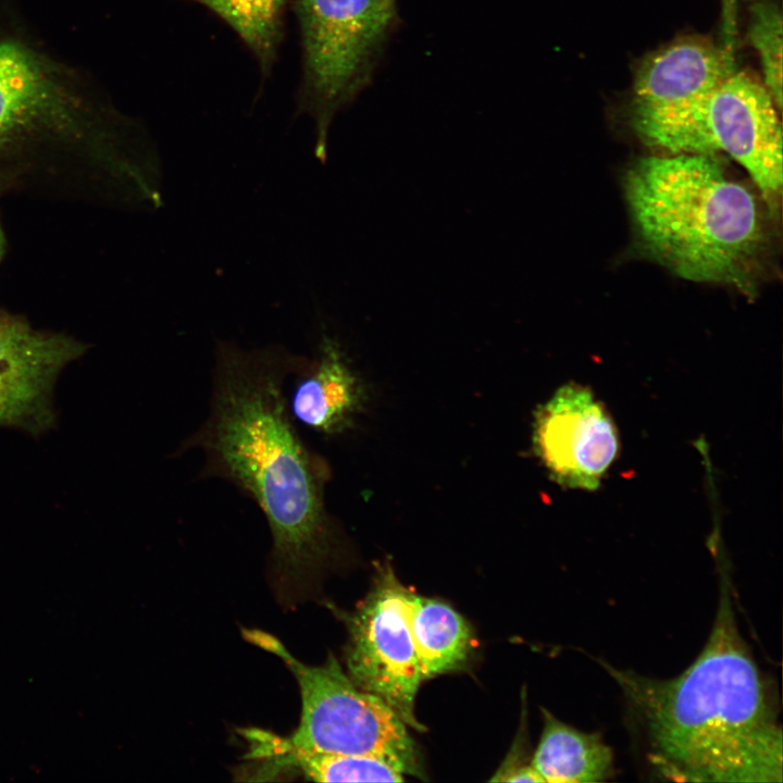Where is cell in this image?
I'll list each match as a JSON object with an SVG mask.
<instances>
[{"label": "cell", "instance_id": "cell-18", "mask_svg": "<svg viewBox=\"0 0 783 783\" xmlns=\"http://www.w3.org/2000/svg\"><path fill=\"white\" fill-rule=\"evenodd\" d=\"M11 189V186L9 183L0 175V197L3 196L5 192H9Z\"/></svg>", "mask_w": 783, "mask_h": 783}, {"label": "cell", "instance_id": "cell-11", "mask_svg": "<svg viewBox=\"0 0 783 783\" xmlns=\"http://www.w3.org/2000/svg\"><path fill=\"white\" fill-rule=\"evenodd\" d=\"M733 39L725 45L685 36L650 53L638 66L632 112L672 108L714 89L736 70Z\"/></svg>", "mask_w": 783, "mask_h": 783}, {"label": "cell", "instance_id": "cell-14", "mask_svg": "<svg viewBox=\"0 0 783 783\" xmlns=\"http://www.w3.org/2000/svg\"><path fill=\"white\" fill-rule=\"evenodd\" d=\"M542 711L544 726L531 765L543 782H599L612 773V750L599 733L580 731Z\"/></svg>", "mask_w": 783, "mask_h": 783}, {"label": "cell", "instance_id": "cell-12", "mask_svg": "<svg viewBox=\"0 0 783 783\" xmlns=\"http://www.w3.org/2000/svg\"><path fill=\"white\" fill-rule=\"evenodd\" d=\"M364 391L338 341L324 335L316 357L296 373L288 408L295 421L315 433L339 435L353 426Z\"/></svg>", "mask_w": 783, "mask_h": 783}, {"label": "cell", "instance_id": "cell-5", "mask_svg": "<svg viewBox=\"0 0 783 783\" xmlns=\"http://www.w3.org/2000/svg\"><path fill=\"white\" fill-rule=\"evenodd\" d=\"M765 84L735 70L710 92L682 104L631 113L636 134L669 153L724 152L774 206L782 189V130Z\"/></svg>", "mask_w": 783, "mask_h": 783}, {"label": "cell", "instance_id": "cell-10", "mask_svg": "<svg viewBox=\"0 0 783 783\" xmlns=\"http://www.w3.org/2000/svg\"><path fill=\"white\" fill-rule=\"evenodd\" d=\"M87 349L72 336L34 328L24 316L0 309V426L35 436L53 426L55 381Z\"/></svg>", "mask_w": 783, "mask_h": 783}, {"label": "cell", "instance_id": "cell-2", "mask_svg": "<svg viewBox=\"0 0 783 783\" xmlns=\"http://www.w3.org/2000/svg\"><path fill=\"white\" fill-rule=\"evenodd\" d=\"M307 360L279 345L247 350L217 340L208 417L182 445L200 449L206 475L233 483L259 506L275 568L295 581L326 560L334 534L327 469L299 435L285 394Z\"/></svg>", "mask_w": 783, "mask_h": 783}, {"label": "cell", "instance_id": "cell-19", "mask_svg": "<svg viewBox=\"0 0 783 783\" xmlns=\"http://www.w3.org/2000/svg\"><path fill=\"white\" fill-rule=\"evenodd\" d=\"M4 248H5V239H4V234H3V231H2V227H1V224H0V261H1L2 256H3V253H4Z\"/></svg>", "mask_w": 783, "mask_h": 783}, {"label": "cell", "instance_id": "cell-1", "mask_svg": "<svg viewBox=\"0 0 783 783\" xmlns=\"http://www.w3.org/2000/svg\"><path fill=\"white\" fill-rule=\"evenodd\" d=\"M0 175L12 190L136 209L162 179L148 132L0 5Z\"/></svg>", "mask_w": 783, "mask_h": 783}, {"label": "cell", "instance_id": "cell-15", "mask_svg": "<svg viewBox=\"0 0 783 783\" xmlns=\"http://www.w3.org/2000/svg\"><path fill=\"white\" fill-rule=\"evenodd\" d=\"M409 622L422 681L457 670L468 660L470 625L448 604L411 591Z\"/></svg>", "mask_w": 783, "mask_h": 783}, {"label": "cell", "instance_id": "cell-3", "mask_svg": "<svg viewBox=\"0 0 783 783\" xmlns=\"http://www.w3.org/2000/svg\"><path fill=\"white\" fill-rule=\"evenodd\" d=\"M710 635L694 662L660 680L606 666L643 723L652 763L689 782H782L773 688L739 633L722 580Z\"/></svg>", "mask_w": 783, "mask_h": 783}, {"label": "cell", "instance_id": "cell-17", "mask_svg": "<svg viewBox=\"0 0 783 783\" xmlns=\"http://www.w3.org/2000/svg\"><path fill=\"white\" fill-rule=\"evenodd\" d=\"M750 44L758 52L763 84L776 108H782V14L770 0H759L750 7L748 27Z\"/></svg>", "mask_w": 783, "mask_h": 783}, {"label": "cell", "instance_id": "cell-16", "mask_svg": "<svg viewBox=\"0 0 783 783\" xmlns=\"http://www.w3.org/2000/svg\"><path fill=\"white\" fill-rule=\"evenodd\" d=\"M223 18L270 70L282 37L285 0H194Z\"/></svg>", "mask_w": 783, "mask_h": 783}, {"label": "cell", "instance_id": "cell-7", "mask_svg": "<svg viewBox=\"0 0 783 783\" xmlns=\"http://www.w3.org/2000/svg\"><path fill=\"white\" fill-rule=\"evenodd\" d=\"M303 77L299 108L315 123L314 156L327 158L334 116L368 85L397 21L396 0H297Z\"/></svg>", "mask_w": 783, "mask_h": 783}, {"label": "cell", "instance_id": "cell-9", "mask_svg": "<svg viewBox=\"0 0 783 783\" xmlns=\"http://www.w3.org/2000/svg\"><path fill=\"white\" fill-rule=\"evenodd\" d=\"M533 444L560 486L597 489L619 452V434L604 403L580 384L561 386L535 414Z\"/></svg>", "mask_w": 783, "mask_h": 783}, {"label": "cell", "instance_id": "cell-8", "mask_svg": "<svg viewBox=\"0 0 783 783\" xmlns=\"http://www.w3.org/2000/svg\"><path fill=\"white\" fill-rule=\"evenodd\" d=\"M411 591L382 564L375 585L347 619L346 663L351 681L383 699L408 725L425 730L414 713L422 681L409 622Z\"/></svg>", "mask_w": 783, "mask_h": 783}, {"label": "cell", "instance_id": "cell-13", "mask_svg": "<svg viewBox=\"0 0 783 783\" xmlns=\"http://www.w3.org/2000/svg\"><path fill=\"white\" fill-rule=\"evenodd\" d=\"M240 733L248 743L247 758L262 761L264 774L293 770L316 782H402L408 774L401 763L377 755L303 750L254 728Z\"/></svg>", "mask_w": 783, "mask_h": 783}, {"label": "cell", "instance_id": "cell-4", "mask_svg": "<svg viewBox=\"0 0 783 783\" xmlns=\"http://www.w3.org/2000/svg\"><path fill=\"white\" fill-rule=\"evenodd\" d=\"M625 195L652 259L688 281L748 286L765 245L761 212L717 154L643 158L626 173Z\"/></svg>", "mask_w": 783, "mask_h": 783}, {"label": "cell", "instance_id": "cell-6", "mask_svg": "<svg viewBox=\"0 0 783 783\" xmlns=\"http://www.w3.org/2000/svg\"><path fill=\"white\" fill-rule=\"evenodd\" d=\"M243 635L281 658L298 683L300 721L290 735L274 734L281 744L303 750L377 755L401 763L408 774H422L407 724L383 699L358 687L333 655L321 666H308L272 634L244 630Z\"/></svg>", "mask_w": 783, "mask_h": 783}]
</instances>
